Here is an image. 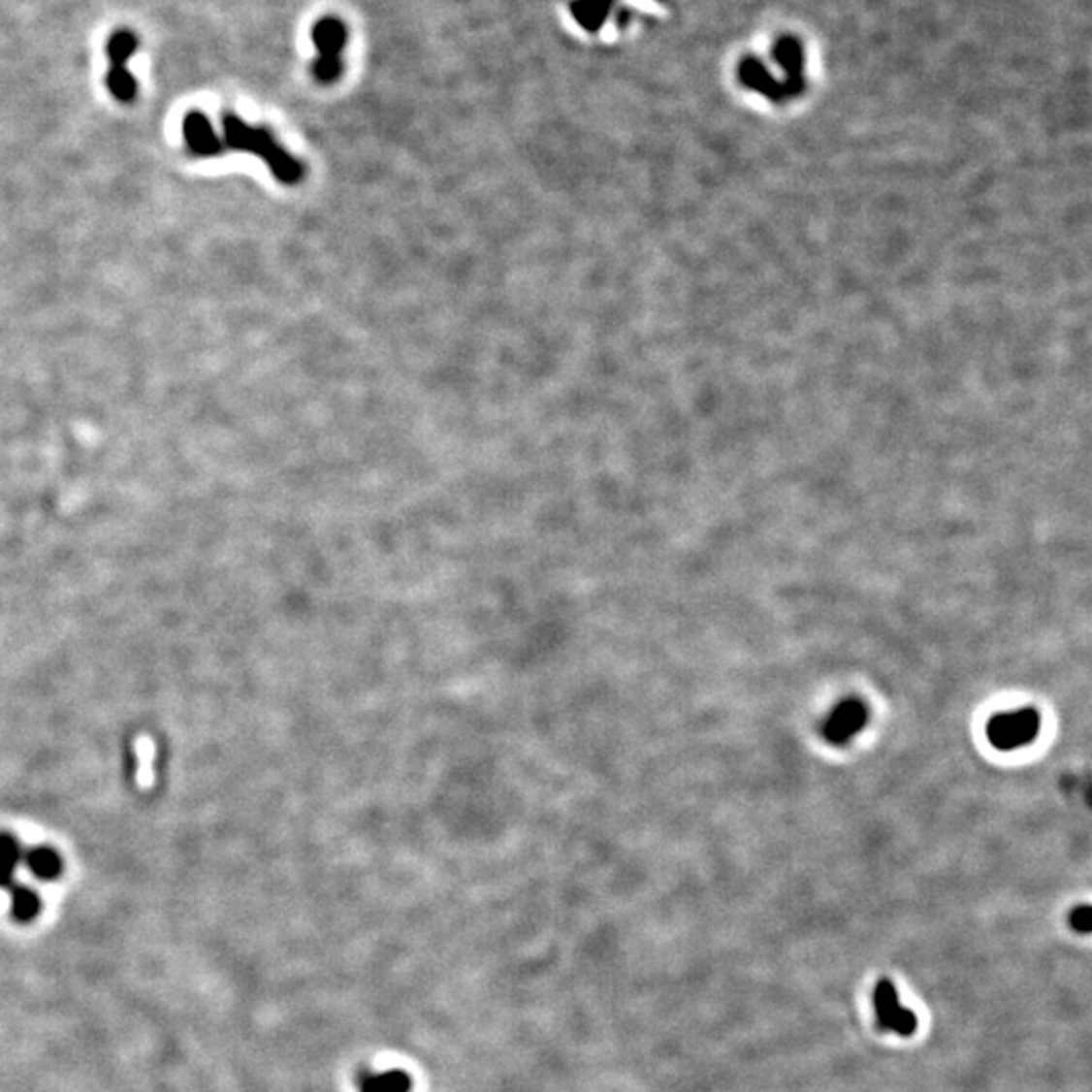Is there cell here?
I'll return each mask as SVG.
<instances>
[{"instance_id":"1","label":"cell","mask_w":1092,"mask_h":1092,"mask_svg":"<svg viewBox=\"0 0 1092 1092\" xmlns=\"http://www.w3.org/2000/svg\"><path fill=\"white\" fill-rule=\"evenodd\" d=\"M223 132H225V145L229 148L259 156L270 166L275 180L290 186L304 180L305 166L298 158H294L288 150H283L279 146V142L275 140L270 128L249 126L240 115L225 113Z\"/></svg>"},{"instance_id":"2","label":"cell","mask_w":1092,"mask_h":1092,"mask_svg":"<svg viewBox=\"0 0 1092 1092\" xmlns=\"http://www.w3.org/2000/svg\"><path fill=\"white\" fill-rule=\"evenodd\" d=\"M138 47H140L138 37L126 29L115 31L106 47V53L110 59L106 85L112 96L122 104H132L138 96V83L128 69V61L138 51Z\"/></svg>"},{"instance_id":"3","label":"cell","mask_w":1092,"mask_h":1092,"mask_svg":"<svg viewBox=\"0 0 1092 1092\" xmlns=\"http://www.w3.org/2000/svg\"><path fill=\"white\" fill-rule=\"evenodd\" d=\"M1040 726V719L1034 710L1006 712L995 717L987 726V737L993 747L1002 751H1012L1024 747L1034 741Z\"/></svg>"},{"instance_id":"4","label":"cell","mask_w":1092,"mask_h":1092,"mask_svg":"<svg viewBox=\"0 0 1092 1092\" xmlns=\"http://www.w3.org/2000/svg\"><path fill=\"white\" fill-rule=\"evenodd\" d=\"M874 1008H876L878 1026H881L883 1030H892L898 1036H905V1038H909L916 1032L918 1019H916L913 1010L900 1006L898 993H896L890 980L878 981L876 991H874Z\"/></svg>"},{"instance_id":"5","label":"cell","mask_w":1092,"mask_h":1092,"mask_svg":"<svg viewBox=\"0 0 1092 1092\" xmlns=\"http://www.w3.org/2000/svg\"><path fill=\"white\" fill-rule=\"evenodd\" d=\"M314 45L320 51V59L314 65V76L322 83L335 81L340 74L338 53L344 45V27L338 20H320L314 27Z\"/></svg>"},{"instance_id":"6","label":"cell","mask_w":1092,"mask_h":1092,"mask_svg":"<svg viewBox=\"0 0 1092 1092\" xmlns=\"http://www.w3.org/2000/svg\"><path fill=\"white\" fill-rule=\"evenodd\" d=\"M182 136H184L186 148L191 150L195 156H203V158L221 156V152L225 150L223 142L215 134V128H212L210 120L203 112L195 110V112H188L184 115Z\"/></svg>"},{"instance_id":"7","label":"cell","mask_w":1092,"mask_h":1092,"mask_svg":"<svg viewBox=\"0 0 1092 1092\" xmlns=\"http://www.w3.org/2000/svg\"><path fill=\"white\" fill-rule=\"evenodd\" d=\"M866 723V710L862 702H844L827 723L825 734L829 741L840 743L851 737Z\"/></svg>"},{"instance_id":"8","label":"cell","mask_w":1092,"mask_h":1092,"mask_svg":"<svg viewBox=\"0 0 1092 1092\" xmlns=\"http://www.w3.org/2000/svg\"><path fill=\"white\" fill-rule=\"evenodd\" d=\"M22 860H25L31 874L45 883L55 881L63 872V860L59 851L49 846H37L29 850L27 853H22Z\"/></svg>"},{"instance_id":"9","label":"cell","mask_w":1092,"mask_h":1092,"mask_svg":"<svg viewBox=\"0 0 1092 1092\" xmlns=\"http://www.w3.org/2000/svg\"><path fill=\"white\" fill-rule=\"evenodd\" d=\"M41 898L29 886H11V915L16 922H31L41 913Z\"/></svg>"},{"instance_id":"10","label":"cell","mask_w":1092,"mask_h":1092,"mask_svg":"<svg viewBox=\"0 0 1092 1092\" xmlns=\"http://www.w3.org/2000/svg\"><path fill=\"white\" fill-rule=\"evenodd\" d=\"M22 860V850L15 836L0 832V888L15 884V870Z\"/></svg>"},{"instance_id":"11","label":"cell","mask_w":1092,"mask_h":1092,"mask_svg":"<svg viewBox=\"0 0 1092 1092\" xmlns=\"http://www.w3.org/2000/svg\"><path fill=\"white\" fill-rule=\"evenodd\" d=\"M409 1078L401 1073L374 1075L365 1080L363 1092H407Z\"/></svg>"},{"instance_id":"12","label":"cell","mask_w":1092,"mask_h":1092,"mask_svg":"<svg viewBox=\"0 0 1092 1092\" xmlns=\"http://www.w3.org/2000/svg\"><path fill=\"white\" fill-rule=\"evenodd\" d=\"M1071 924L1075 927V931H1078V933H1088L1090 927H1092L1090 909H1088L1086 905L1075 909L1073 915H1071Z\"/></svg>"}]
</instances>
